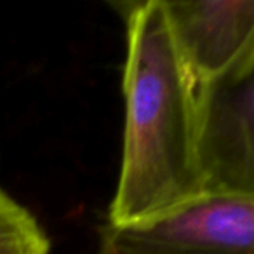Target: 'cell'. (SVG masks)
<instances>
[{"label": "cell", "mask_w": 254, "mask_h": 254, "mask_svg": "<svg viewBox=\"0 0 254 254\" xmlns=\"http://www.w3.org/2000/svg\"><path fill=\"white\" fill-rule=\"evenodd\" d=\"M126 21L124 145L108 225L145 221L205 191L200 98L162 0L119 4Z\"/></svg>", "instance_id": "cell-1"}, {"label": "cell", "mask_w": 254, "mask_h": 254, "mask_svg": "<svg viewBox=\"0 0 254 254\" xmlns=\"http://www.w3.org/2000/svg\"><path fill=\"white\" fill-rule=\"evenodd\" d=\"M51 242L35 216L0 188V254H49Z\"/></svg>", "instance_id": "cell-5"}, {"label": "cell", "mask_w": 254, "mask_h": 254, "mask_svg": "<svg viewBox=\"0 0 254 254\" xmlns=\"http://www.w3.org/2000/svg\"><path fill=\"white\" fill-rule=\"evenodd\" d=\"M205 191L254 193V71L200 96Z\"/></svg>", "instance_id": "cell-4"}, {"label": "cell", "mask_w": 254, "mask_h": 254, "mask_svg": "<svg viewBox=\"0 0 254 254\" xmlns=\"http://www.w3.org/2000/svg\"><path fill=\"white\" fill-rule=\"evenodd\" d=\"M198 98L254 71V0H162Z\"/></svg>", "instance_id": "cell-3"}, {"label": "cell", "mask_w": 254, "mask_h": 254, "mask_svg": "<svg viewBox=\"0 0 254 254\" xmlns=\"http://www.w3.org/2000/svg\"><path fill=\"white\" fill-rule=\"evenodd\" d=\"M96 254H254V193L204 191L131 225H108Z\"/></svg>", "instance_id": "cell-2"}]
</instances>
